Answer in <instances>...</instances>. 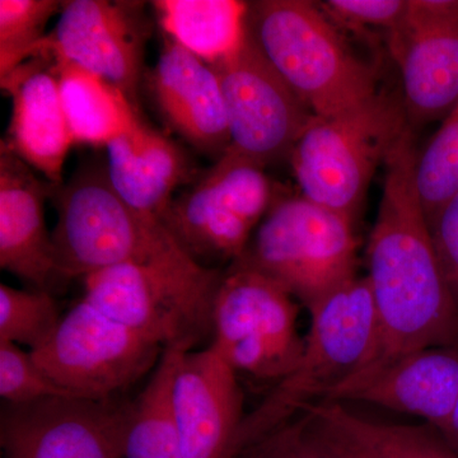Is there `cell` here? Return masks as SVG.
I'll return each mask as SVG.
<instances>
[{
  "instance_id": "cell-30",
  "label": "cell",
  "mask_w": 458,
  "mask_h": 458,
  "mask_svg": "<svg viewBox=\"0 0 458 458\" xmlns=\"http://www.w3.org/2000/svg\"><path fill=\"white\" fill-rule=\"evenodd\" d=\"M409 0H328L319 8L334 25L351 31H384L386 38L405 16Z\"/></svg>"
},
{
  "instance_id": "cell-13",
  "label": "cell",
  "mask_w": 458,
  "mask_h": 458,
  "mask_svg": "<svg viewBox=\"0 0 458 458\" xmlns=\"http://www.w3.org/2000/svg\"><path fill=\"white\" fill-rule=\"evenodd\" d=\"M59 14L33 56L51 54L92 72L122 89L138 108L150 27L143 3L69 0Z\"/></svg>"
},
{
  "instance_id": "cell-22",
  "label": "cell",
  "mask_w": 458,
  "mask_h": 458,
  "mask_svg": "<svg viewBox=\"0 0 458 458\" xmlns=\"http://www.w3.org/2000/svg\"><path fill=\"white\" fill-rule=\"evenodd\" d=\"M165 38L209 65L234 53L247 38L249 3L238 0H156Z\"/></svg>"
},
{
  "instance_id": "cell-7",
  "label": "cell",
  "mask_w": 458,
  "mask_h": 458,
  "mask_svg": "<svg viewBox=\"0 0 458 458\" xmlns=\"http://www.w3.org/2000/svg\"><path fill=\"white\" fill-rule=\"evenodd\" d=\"M354 221L302 197L276 198L241 256L312 309L355 276Z\"/></svg>"
},
{
  "instance_id": "cell-15",
  "label": "cell",
  "mask_w": 458,
  "mask_h": 458,
  "mask_svg": "<svg viewBox=\"0 0 458 458\" xmlns=\"http://www.w3.org/2000/svg\"><path fill=\"white\" fill-rule=\"evenodd\" d=\"M172 406L185 458H237L246 415L236 370L212 345L183 352Z\"/></svg>"
},
{
  "instance_id": "cell-12",
  "label": "cell",
  "mask_w": 458,
  "mask_h": 458,
  "mask_svg": "<svg viewBox=\"0 0 458 458\" xmlns=\"http://www.w3.org/2000/svg\"><path fill=\"white\" fill-rule=\"evenodd\" d=\"M131 403L51 397L5 403L0 415L3 458H123Z\"/></svg>"
},
{
  "instance_id": "cell-4",
  "label": "cell",
  "mask_w": 458,
  "mask_h": 458,
  "mask_svg": "<svg viewBox=\"0 0 458 458\" xmlns=\"http://www.w3.org/2000/svg\"><path fill=\"white\" fill-rule=\"evenodd\" d=\"M54 258L59 279L125 264L146 265L188 254L158 219L132 209L107 179L105 164H89L54 186Z\"/></svg>"
},
{
  "instance_id": "cell-33",
  "label": "cell",
  "mask_w": 458,
  "mask_h": 458,
  "mask_svg": "<svg viewBox=\"0 0 458 458\" xmlns=\"http://www.w3.org/2000/svg\"><path fill=\"white\" fill-rule=\"evenodd\" d=\"M441 436L445 439V442L454 448L458 454V401L456 408L452 412L450 420H448L447 427L443 430Z\"/></svg>"
},
{
  "instance_id": "cell-29",
  "label": "cell",
  "mask_w": 458,
  "mask_h": 458,
  "mask_svg": "<svg viewBox=\"0 0 458 458\" xmlns=\"http://www.w3.org/2000/svg\"><path fill=\"white\" fill-rule=\"evenodd\" d=\"M310 427L335 458H386L375 445L361 438L344 418L340 403L324 401L304 410Z\"/></svg>"
},
{
  "instance_id": "cell-20",
  "label": "cell",
  "mask_w": 458,
  "mask_h": 458,
  "mask_svg": "<svg viewBox=\"0 0 458 458\" xmlns=\"http://www.w3.org/2000/svg\"><path fill=\"white\" fill-rule=\"evenodd\" d=\"M107 179L132 209L162 222L180 186L192 177L185 150L143 120L106 147Z\"/></svg>"
},
{
  "instance_id": "cell-31",
  "label": "cell",
  "mask_w": 458,
  "mask_h": 458,
  "mask_svg": "<svg viewBox=\"0 0 458 458\" xmlns=\"http://www.w3.org/2000/svg\"><path fill=\"white\" fill-rule=\"evenodd\" d=\"M237 458H335L313 433L309 419L289 421L241 452Z\"/></svg>"
},
{
  "instance_id": "cell-8",
  "label": "cell",
  "mask_w": 458,
  "mask_h": 458,
  "mask_svg": "<svg viewBox=\"0 0 458 458\" xmlns=\"http://www.w3.org/2000/svg\"><path fill=\"white\" fill-rule=\"evenodd\" d=\"M298 301L242 259L223 273L214 302L213 342L238 373L282 381L301 360Z\"/></svg>"
},
{
  "instance_id": "cell-6",
  "label": "cell",
  "mask_w": 458,
  "mask_h": 458,
  "mask_svg": "<svg viewBox=\"0 0 458 458\" xmlns=\"http://www.w3.org/2000/svg\"><path fill=\"white\" fill-rule=\"evenodd\" d=\"M408 126L403 101L382 92L352 110L313 116L289 156L301 195L355 222L373 174Z\"/></svg>"
},
{
  "instance_id": "cell-21",
  "label": "cell",
  "mask_w": 458,
  "mask_h": 458,
  "mask_svg": "<svg viewBox=\"0 0 458 458\" xmlns=\"http://www.w3.org/2000/svg\"><path fill=\"white\" fill-rule=\"evenodd\" d=\"M55 60L63 107L75 146L106 148L140 123V110L114 84L59 57Z\"/></svg>"
},
{
  "instance_id": "cell-10",
  "label": "cell",
  "mask_w": 458,
  "mask_h": 458,
  "mask_svg": "<svg viewBox=\"0 0 458 458\" xmlns=\"http://www.w3.org/2000/svg\"><path fill=\"white\" fill-rule=\"evenodd\" d=\"M51 381L81 399L119 397L158 366L165 349L89 301L63 316L49 343L31 352Z\"/></svg>"
},
{
  "instance_id": "cell-25",
  "label": "cell",
  "mask_w": 458,
  "mask_h": 458,
  "mask_svg": "<svg viewBox=\"0 0 458 458\" xmlns=\"http://www.w3.org/2000/svg\"><path fill=\"white\" fill-rule=\"evenodd\" d=\"M62 318L51 292L0 284V342L38 351L50 342Z\"/></svg>"
},
{
  "instance_id": "cell-23",
  "label": "cell",
  "mask_w": 458,
  "mask_h": 458,
  "mask_svg": "<svg viewBox=\"0 0 458 458\" xmlns=\"http://www.w3.org/2000/svg\"><path fill=\"white\" fill-rule=\"evenodd\" d=\"M165 351L137 399L123 432V458H185L172 406V388L181 355Z\"/></svg>"
},
{
  "instance_id": "cell-26",
  "label": "cell",
  "mask_w": 458,
  "mask_h": 458,
  "mask_svg": "<svg viewBox=\"0 0 458 458\" xmlns=\"http://www.w3.org/2000/svg\"><path fill=\"white\" fill-rule=\"evenodd\" d=\"M63 4L59 0H0V78L31 59Z\"/></svg>"
},
{
  "instance_id": "cell-1",
  "label": "cell",
  "mask_w": 458,
  "mask_h": 458,
  "mask_svg": "<svg viewBox=\"0 0 458 458\" xmlns=\"http://www.w3.org/2000/svg\"><path fill=\"white\" fill-rule=\"evenodd\" d=\"M418 156L414 131L408 126L386 161L384 190L367 250L375 344L363 366L334 391L369 378L411 352L458 348V303L443 276L419 198Z\"/></svg>"
},
{
  "instance_id": "cell-2",
  "label": "cell",
  "mask_w": 458,
  "mask_h": 458,
  "mask_svg": "<svg viewBox=\"0 0 458 458\" xmlns=\"http://www.w3.org/2000/svg\"><path fill=\"white\" fill-rule=\"evenodd\" d=\"M247 33L313 116L352 110L379 93L372 66L311 2L249 3Z\"/></svg>"
},
{
  "instance_id": "cell-3",
  "label": "cell",
  "mask_w": 458,
  "mask_h": 458,
  "mask_svg": "<svg viewBox=\"0 0 458 458\" xmlns=\"http://www.w3.org/2000/svg\"><path fill=\"white\" fill-rule=\"evenodd\" d=\"M223 273L189 254L125 264L83 278L84 300L165 351L194 352L213 336L214 302Z\"/></svg>"
},
{
  "instance_id": "cell-17",
  "label": "cell",
  "mask_w": 458,
  "mask_h": 458,
  "mask_svg": "<svg viewBox=\"0 0 458 458\" xmlns=\"http://www.w3.org/2000/svg\"><path fill=\"white\" fill-rule=\"evenodd\" d=\"M148 87L165 123L190 146L219 158L231 144L227 110L213 66L165 38Z\"/></svg>"
},
{
  "instance_id": "cell-14",
  "label": "cell",
  "mask_w": 458,
  "mask_h": 458,
  "mask_svg": "<svg viewBox=\"0 0 458 458\" xmlns=\"http://www.w3.org/2000/svg\"><path fill=\"white\" fill-rule=\"evenodd\" d=\"M386 38L411 131L445 119L458 101V0H409Z\"/></svg>"
},
{
  "instance_id": "cell-32",
  "label": "cell",
  "mask_w": 458,
  "mask_h": 458,
  "mask_svg": "<svg viewBox=\"0 0 458 458\" xmlns=\"http://www.w3.org/2000/svg\"><path fill=\"white\" fill-rule=\"evenodd\" d=\"M429 228L443 276L458 303V192L443 205Z\"/></svg>"
},
{
  "instance_id": "cell-16",
  "label": "cell",
  "mask_w": 458,
  "mask_h": 458,
  "mask_svg": "<svg viewBox=\"0 0 458 458\" xmlns=\"http://www.w3.org/2000/svg\"><path fill=\"white\" fill-rule=\"evenodd\" d=\"M0 83L12 99L2 144L54 186L63 185L65 161L75 143L63 107L55 57L36 54L0 78Z\"/></svg>"
},
{
  "instance_id": "cell-11",
  "label": "cell",
  "mask_w": 458,
  "mask_h": 458,
  "mask_svg": "<svg viewBox=\"0 0 458 458\" xmlns=\"http://www.w3.org/2000/svg\"><path fill=\"white\" fill-rule=\"evenodd\" d=\"M227 110L229 148L267 168L289 158L313 114L250 38L213 65Z\"/></svg>"
},
{
  "instance_id": "cell-9",
  "label": "cell",
  "mask_w": 458,
  "mask_h": 458,
  "mask_svg": "<svg viewBox=\"0 0 458 458\" xmlns=\"http://www.w3.org/2000/svg\"><path fill=\"white\" fill-rule=\"evenodd\" d=\"M274 200L265 167L228 148L191 188L172 200L162 223L199 264L236 261Z\"/></svg>"
},
{
  "instance_id": "cell-28",
  "label": "cell",
  "mask_w": 458,
  "mask_h": 458,
  "mask_svg": "<svg viewBox=\"0 0 458 458\" xmlns=\"http://www.w3.org/2000/svg\"><path fill=\"white\" fill-rule=\"evenodd\" d=\"M0 396L11 405L51 397H75L51 381L31 352L8 342H0Z\"/></svg>"
},
{
  "instance_id": "cell-5",
  "label": "cell",
  "mask_w": 458,
  "mask_h": 458,
  "mask_svg": "<svg viewBox=\"0 0 458 458\" xmlns=\"http://www.w3.org/2000/svg\"><path fill=\"white\" fill-rule=\"evenodd\" d=\"M311 327L295 369L250 415L237 442V457L259 439L292 421L298 411L327 399L363 366L375 344L377 321L369 280L352 279L310 310Z\"/></svg>"
},
{
  "instance_id": "cell-27",
  "label": "cell",
  "mask_w": 458,
  "mask_h": 458,
  "mask_svg": "<svg viewBox=\"0 0 458 458\" xmlns=\"http://www.w3.org/2000/svg\"><path fill=\"white\" fill-rule=\"evenodd\" d=\"M343 411L349 426L386 458H458L457 452L432 427L369 420L344 406Z\"/></svg>"
},
{
  "instance_id": "cell-24",
  "label": "cell",
  "mask_w": 458,
  "mask_h": 458,
  "mask_svg": "<svg viewBox=\"0 0 458 458\" xmlns=\"http://www.w3.org/2000/svg\"><path fill=\"white\" fill-rule=\"evenodd\" d=\"M415 182L430 225L443 205L458 192V101L426 149L419 153Z\"/></svg>"
},
{
  "instance_id": "cell-19",
  "label": "cell",
  "mask_w": 458,
  "mask_h": 458,
  "mask_svg": "<svg viewBox=\"0 0 458 458\" xmlns=\"http://www.w3.org/2000/svg\"><path fill=\"white\" fill-rule=\"evenodd\" d=\"M325 401L370 403L424 419L442 433L458 401V348L411 352L369 378L334 391Z\"/></svg>"
},
{
  "instance_id": "cell-18",
  "label": "cell",
  "mask_w": 458,
  "mask_h": 458,
  "mask_svg": "<svg viewBox=\"0 0 458 458\" xmlns=\"http://www.w3.org/2000/svg\"><path fill=\"white\" fill-rule=\"evenodd\" d=\"M54 185L0 144V267L33 289L59 279L45 201Z\"/></svg>"
}]
</instances>
